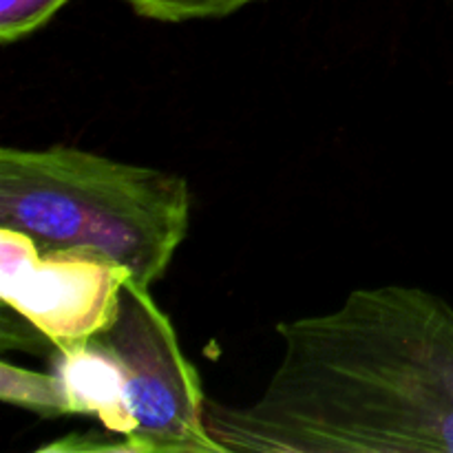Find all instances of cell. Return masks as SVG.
<instances>
[{
	"instance_id": "1",
	"label": "cell",
	"mask_w": 453,
	"mask_h": 453,
	"mask_svg": "<svg viewBox=\"0 0 453 453\" xmlns=\"http://www.w3.org/2000/svg\"><path fill=\"white\" fill-rule=\"evenodd\" d=\"M281 361L243 407H206L226 453H453V305L416 286L358 288L279 323Z\"/></svg>"
},
{
	"instance_id": "2",
	"label": "cell",
	"mask_w": 453,
	"mask_h": 453,
	"mask_svg": "<svg viewBox=\"0 0 453 453\" xmlns=\"http://www.w3.org/2000/svg\"><path fill=\"white\" fill-rule=\"evenodd\" d=\"M0 226L29 234L40 250L122 264L150 288L188 234L190 188L175 173L78 146H3Z\"/></svg>"
},
{
	"instance_id": "3",
	"label": "cell",
	"mask_w": 453,
	"mask_h": 453,
	"mask_svg": "<svg viewBox=\"0 0 453 453\" xmlns=\"http://www.w3.org/2000/svg\"><path fill=\"white\" fill-rule=\"evenodd\" d=\"M122 374L124 453H226L206 423L199 372L149 288L128 279L113 326L96 336Z\"/></svg>"
},
{
	"instance_id": "4",
	"label": "cell",
	"mask_w": 453,
	"mask_h": 453,
	"mask_svg": "<svg viewBox=\"0 0 453 453\" xmlns=\"http://www.w3.org/2000/svg\"><path fill=\"white\" fill-rule=\"evenodd\" d=\"M128 279L122 264L87 252L40 250L29 234L0 226V299L53 349L109 330Z\"/></svg>"
},
{
	"instance_id": "5",
	"label": "cell",
	"mask_w": 453,
	"mask_h": 453,
	"mask_svg": "<svg viewBox=\"0 0 453 453\" xmlns=\"http://www.w3.org/2000/svg\"><path fill=\"white\" fill-rule=\"evenodd\" d=\"M0 401L35 411L42 418H60L62 396L51 372H31L0 363Z\"/></svg>"
},
{
	"instance_id": "6",
	"label": "cell",
	"mask_w": 453,
	"mask_h": 453,
	"mask_svg": "<svg viewBox=\"0 0 453 453\" xmlns=\"http://www.w3.org/2000/svg\"><path fill=\"white\" fill-rule=\"evenodd\" d=\"M127 3L137 16L149 20L186 22L224 18L257 0H127Z\"/></svg>"
},
{
	"instance_id": "7",
	"label": "cell",
	"mask_w": 453,
	"mask_h": 453,
	"mask_svg": "<svg viewBox=\"0 0 453 453\" xmlns=\"http://www.w3.org/2000/svg\"><path fill=\"white\" fill-rule=\"evenodd\" d=\"M71 0H0V40L18 42L42 29Z\"/></svg>"
}]
</instances>
